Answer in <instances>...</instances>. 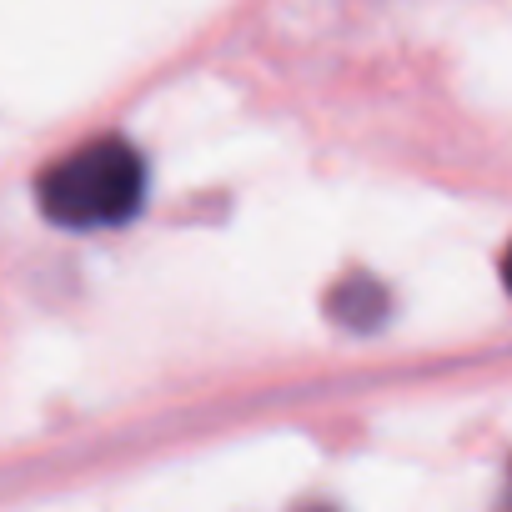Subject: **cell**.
I'll use <instances>...</instances> for the list:
<instances>
[{"label": "cell", "mask_w": 512, "mask_h": 512, "mask_svg": "<svg viewBox=\"0 0 512 512\" xmlns=\"http://www.w3.org/2000/svg\"><path fill=\"white\" fill-rule=\"evenodd\" d=\"M502 287H507V292H512V246H507V251H502Z\"/></svg>", "instance_id": "3"}, {"label": "cell", "mask_w": 512, "mask_h": 512, "mask_svg": "<svg viewBox=\"0 0 512 512\" xmlns=\"http://www.w3.org/2000/svg\"><path fill=\"white\" fill-rule=\"evenodd\" d=\"M36 201H41L46 221H56L66 231L121 226L146 201V161L131 141L96 136L41 171Z\"/></svg>", "instance_id": "1"}, {"label": "cell", "mask_w": 512, "mask_h": 512, "mask_svg": "<svg viewBox=\"0 0 512 512\" xmlns=\"http://www.w3.org/2000/svg\"><path fill=\"white\" fill-rule=\"evenodd\" d=\"M502 512H512V472H507V497H502Z\"/></svg>", "instance_id": "4"}, {"label": "cell", "mask_w": 512, "mask_h": 512, "mask_svg": "<svg viewBox=\"0 0 512 512\" xmlns=\"http://www.w3.org/2000/svg\"><path fill=\"white\" fill-rule=\"evenodd\" d=\"M327 312H332V322H342V327H352V332H372V327L387 322L392 297H387V287L372 282V277H342V282L327 292Z\"/></svg>", "instance_id": "2"}]
</instances>
